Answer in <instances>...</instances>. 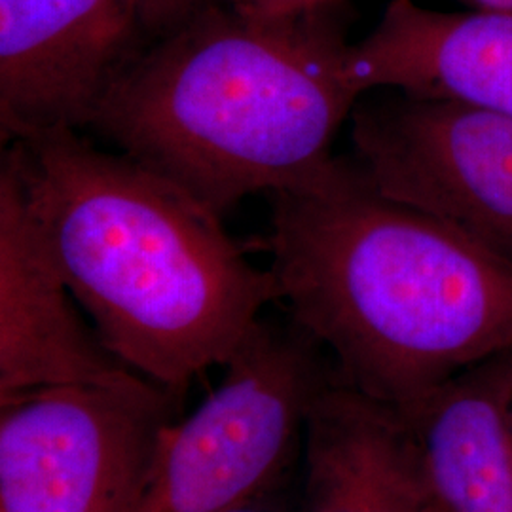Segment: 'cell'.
<instances>
[{"instance_id": "1", "label": "cell", "mask_w": 512, "mask_h": 512, "mask_svg": "<svg viewBox=\"0 0 512 512\" xmlns=\"http://www.w3.org/2000/svg\"><path fill=\"white\" fill-rule=\"evenodd\" d=\"M272 203L279 300L340 382L406 414L512 348V260L385 198L351 160Z\"/></svg>"}, {"instance_id": "2", "label": "cell", "mask_w": 512, "mask_h": 512, "mask_svg": "<svg viewBox=\"0 0 512 512\" xmlns=\"http://www.w3.org/2000/svg\"><path fill=\"white\" fill-rule=\"evenodd\" d=\"M2 160L105 348L175 399L281 298L219 213L122 152L57 131L10 143Z\"/></svg>"}, {"instance_id": "3", "label": "cell", "mask_w": 512, "mask_h": 512, "mask_svg": "<svg viewBox=\"0 0 512 512\" xmlns=\"http://www.w3.org/2000/svg\"><path fill=\"white\" fill-rule=\"evenodd\" d=\"M338 14L262 18L219 2L150 44L90 129L220 217L258 192L315 186L363 95Z\"/></svg>"}, {"instance_id": "4", "label": "cell", "mask_w": 512, "mask_h": 512, "mask_svg": "<svg viewBox=\"0 0 512 512\" xmlns=\"http://www.w3.org/2000/svg\"><path fill=\"white\" fill-rule=\"evenodd\" d=\"M192 416L169 421L133 512H228L274 492L304 442L329 353L293 317L262 315Z\"/></svg>"}, {"instance_id": "5", "label": "cell", "mask_w": 512, "mask_h": 512, "mask_svg": "<svg viewBox=\"0 0 512 512\" xmlns=\"http://www.w3.org/2000/svg\"><path fill=\"white\" fill-rule=\"evenodd\" d=\"M175 397L55 385L0 397V512H133Z\"/></svg>"}, {"instance_id": "6", "label": "cell", "mask_w": 512, "mask_h": 512, "mask_svg": "<svg viewBox=\"0 0 512 512\" xmlns=\"http://www.w3.org/2000/svg\"><path fill=\"white\" fill-rule=\"evenodd\" d=\"M349 120L351 164L374 190L512 260V116L372 90Z\"/></svg>"}, {"instance_id": "7", "label": "cell", "mask_w": 512, "mask_h": 512, "mask_svg": "<svg viewBox=\"0 0 512 512\" xmlns=\"http://www.w3.org/2000/svg\"><path fill=\"white\" fill-rule=\"evenodd\" d=\"M148 46L131 0H0L2 141L90 128Z\"/></svg>"}, {"instance_id": "8", "label": "cell", "mask_w": 512, "mask_h": 512, "mask_svg": "<svg viewBox=\"0 0 512 512\" xmlns=\"http://www.w3.org/2000/svg\"><path fill=\"white\" fill-rule=\"evenodd\" d=\"M38 238L18 177L0 167V397L55 385L150 382L116 359L78 311Z\"/></svg>"}, {"instance_id": "9", "label": "cell", "mask_w": 512, "mask_h": 512, "mask_svg": "<svg viewBox=\"0 0 512 512\" xmlns=\"http://www.w3.org/2000/svg\"><path fill=\"white\" fill-rule=\"evenodd\" d=\"M302 512H448L403 410L340 382L311 404Z\"/></svg>"}, {"instance_id": "10", "label": "cell", "mask_w": 512, "mask_h": 512, "mask_svg": "<svg viewBox=\"0 0 512 512\" xmlns=\"http://www.w3.org/2000/svg\"><path fill=\"white\" fill-rule=\"evenodd\" d=\"M348 73L361 93L401 90L512 116V14L391 0L372 33L349 44Z\"/></svg>"}, {"instance_id": "11", "label": "cell", "mask_w": 512, "mask_h": 512, "mask_svg": "<svg viewBox=\"0 0 512 512\" xmlns=\"http://www.w3.org/2000/svg\"><path fill=\"white\" fill-rule=\"evenodd\" d=\"M495 357L406 412L448 512H512L511 448L497 399Z\"/></svg>"}, {"instance_id": "12", "label": "cell", "mask_w": 512, "mask_h": 512, "mask_svg": "<svg viewBox=\"0 0 512 512\" xmlns=\"http://www.w3.org/2000/svg\"><path fill=\"white\" fill-rule=\"evenodd\" d=\"M150 44L179 31L203 10L222 0H131Z\"/></svg>"}, {"instance_id": "13", "label": "cell", "mask_w": 512, "mask_h": 512, "mask_svg": "<svg viewBox=\"0 0 512 512\" xmlns=\"http://www.w3.org/2000/svg\"><path fill=\"white\" fill-rule=\"evenodd\" d=\"M340 0H230V6L241 14L262 18H283L310 14L330 6H338Z\"/></svg>"}, {"instance_id": "14", "label": "cell", "mask_w": 512, "mask_h": 512, "mask_svg": "<svg viewBox=\"0 0 512 512\" xmlns=\"http://www.w3.org/2000/svg\"><path fill=\"white\" fill-rule=\"evenodd\" d=\"M495 387L512 459V348L495 357Z\"/></svg>"}, {"instance_id": "15", "label": "cell", "mask_w": 512, "mask_h": 512, "mask_svg": "<svg viewBox=\"0 0 512 512\" xmlns=\"http://www.w3.org/2000/svg\"><path fill=\"white\" fill-rule=\"evenodd\" d=\"M228 512H289L285 507H283V503L275 497L274 492H268V494L258 495V497H253V499H249V501H245V503H241L238 505L236 509H232V511Z\"/></svg>"}, {"instance_id": "16", "label": "cell", "mask_w": 512, "mask_h": 512, "mask_svg": "<svg viewBox=\"0 0 512 512\" xmlns=\"http://www.w3.org/2000/svg\"><path fill=\"white\" fill-rule=\"evenodd\" d=\"M461 2L469 4L471 10L512 14V0H461Z\"/></svg>"}]
</instances>
